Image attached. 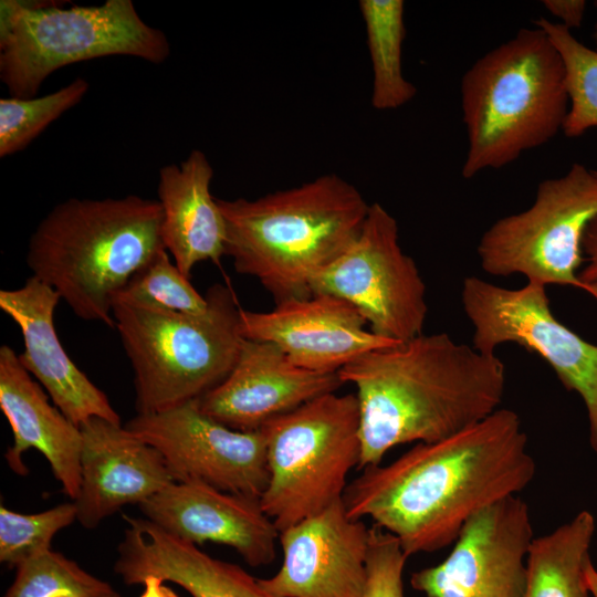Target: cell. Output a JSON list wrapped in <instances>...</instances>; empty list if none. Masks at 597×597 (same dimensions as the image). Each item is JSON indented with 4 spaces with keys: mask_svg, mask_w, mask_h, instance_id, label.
I'll return each instance as SVG.
<instances>
[{
    "mask_svg": "<svg viewBox=\"0 0 597 597\" xmlns=\"http://www.w3.org/2000/svg\"><path fill=\"white\" fill-rule=\"evenodd\" d=\"M535 470L519 415L500 408L453 436L363 469L343 502L352 519L369 517L397 537L409 557L454 543L470 517L517 495Z\"/></svg>",
    "mask_w": 597,
    "mask_h": 597,
    "instance_id": "1",
    "label": "cell"
},
{
    "mask_svg": "<svg viewBox=\"0 0 597 597\" xmlns=\"http://www.w3.org/2000/svg\"><path fill=\"white\" fill-rule=\"evenodd\" d=\"M338 376L356 388L360 470L380 464L394 447L442 440L484 420L500 409L506 384L495 354L447 333L369 350Z\"/></svg>",
    "mask_w": 597,
    "mask_h": 597,
    "instance_id": "2",
    "label": "cell"
},
{
    "mask_svg": "<svg viewBox=\"0 0 597 597\" xmlns=\"http://www.w3.org/2000/svg\"><path fill=\"white\" fill-rule=\"evenodd\" d=\"M226 255L276 303L312 295L314 277L357 240L370 203L336 174L250 200L218 199Z\"/></svg>",
    "mask_w": 597,
    "mask_h": 597,
    "instance_id": "3",
    "label": "cell"
},
{
    "mask_svg": "<svg viewBox=\"0 0 597 597\" xmlns=\"http://www.w3.org/2000/svg\"><path fill=\"white\" fill-rule=\"evenodd\" d=\"M161 221L158 200L70 198L31 234L27 264L77 317L115 327V295L166 250Z\"/></svg>",
    "mask_w": 597,
    "mask_h": 597,
    "instance_id": "4",
    "label": "cell"
},
{
    "mask_svg": "<svg viewBox=\"0 0 597 597\" xmlns=\"http://www.w3.org/2000/svg\"><path fill=\"white\" fill-rule=\"evenodd\" d=\"M468 150L461 175L499 169L563 129L569 98L559 52L538 27L523 28L476 60L461 81Z\"/></svg>",
    "mask_w": 597,
    "mask_h": 597,
    "instance_id": "5",
    "label": "cell"
},
{
    "mask_svg": "<svg viewBox=\"0 0 597 597\" xmlns=\"http://www.w3.org/2000/svg\"><path fill=\"white\" fill-rule=\"evenodd\" d=\"M202 313H177L113 303L112 312L134 371L138 415L201 398L233 368L243 342L240 305L230 285L206 292Z\"/></svg>",
    "mask_w": 597,
    "mask_h": 597,
    "instance_id": "6",
    "label": "cell"
},
{
    "mask_svg": "<svg viewBox=\"0 0 597 597\" xmlns=\"http://www.w3.org/2000/svg\"><path fill=\"white\" fill-rule=\"evenodd\" d=\"M169 54L166 34L147 24L132 0L70 8L0 2V80L13 97L36 96L48 76L73 63L126 55L157 64Z\"/></svg>",
    "mask_w": 597,
    "mask_h": 597,
    "instance_id": "7",
    "label": "cell"
},
{
    "mask_svg": "<svg viewBox=\"0 0 597 597\" xmlns=\"http://www.w3.org/2000/svg\"><path fill=\"white\" fill-rule=\"evenodd\" d=\"M261 430L269 482L260 502L279 532L343 499L362 455L355 394L320 396Z\"/></svg>",
    "mask_w": 597,
    "mask_h": 597,
    "instance_id": "8",
    "label": "cell"
},
{
    "mask_svg": "<svg viewBox=\"0 0 597 597\" xmlns=\"http://www.w3.org/2000/svg\"><path fill=\"white\" fill-rule=\"evenodd\" d=\"M597 217V174L573 164L562 177L541 181L533 205L496 220L481 237V268L495 276L523 274L544 286L583 290L577 273L584 262L582 242Z\"/></svg>",
    "mask_w": 597,
    "mask_h": 597,
    "instance_id": "9",
    "label": "cell"
},
{
    "mask_svg": "<svg viewBox=\"0 0 597 597\" xmlns=\"http://www.w3.org/2000/svg\"><path fill=\"white\" fill-rule=\"evenodd\" d=\"M545 287L527 282L520 289H506L476 276L465 277L461 300L473 326V347L492 355L499 345L514 343L540 355L563 386L583 399L589 443L597 453V345L554 316Z\"/></svg>",
    "mask_w": 597,
    "mask_h": 597,
    "instance_id": "10",
    "label": "cell"
},
{
    "mask_svg": "<svg viewBox=\"0 0 597 597\" xmlns=\"http://www.w3.org/2000/svg\"><path fill=\"white\" fill-rule=\"evenodd\" d=\"M311 290L347 301L383 338L400 343L422 334L425 282L400 248L397 220L378 202L370 203L357 240L314 277Z\"/></svg>",
    "mask_w": 597,
    "mask_h": 597,
    "instance_id": "11",
    "label": "cell"
},
{
    "mask_svg": "<svg viewBox=\"0 0 597 597\" xmlns=\"http://www.w3.org/2000/svg\"><path fill=\"white\" fill-rule=\"evenodd\" d=\"M124 427L161 453L175 482L200 481L259 499L268 485L263 431L231 429L205 413L198 399L137 413Z\"/></svg>",
    "mask_w": 597,
    "mask_h": 597,
    "instance_id": "12",
    "label": "cell"
},
{
    "mask_svg": "<svg viewBox=\"0 0 597 597\" xmlns=\"http://www.w3.org/2000/svg\"><path fill=\"white\" fill-rule=\"evenodd\" d=\"M534 538L526 502L504 498L470 517L447 558L410 585L427 597H524Z\"/></svg>",
    "mask_w": 597,
    "mask_h": 597,
    "instance_id": "13",
    "label": "cell"
},
{
    "mask_svg": "<svg viewBox=\"0 0 597 597\" xmlns=\"http://www.w3.org/2000/svg\"><path fill=\"white\" fill-rule=\"evenodd\" d=\"M369 531L343 499L280 532V569L261 586L277 597H364Z\"/></svg>",
    "mask_w": 597,
    "mask_h": 597,
    "instance_id": "14",
    "label": "cell"
},
{
    "mask_svg": "<svg viewBox=\"0 0 597 597\" xmlns=\"http://www.w3.org/2000/svg\"><path fill=\"white\" fill-rule=\"evenodd\" d=\"M366 324L352 304L327 293L283 301L269 312L240 310L243 338L270 342L295 365L321 373H338L369 350L399 343Z\"/></svg>",
    "mask_w": 597,
    "mask_h": 597,
    "instance_id": "15",
    "label": "cell"
},
{
    "mask_svg": "<svg viewBox=\"0 0 597 597\" xmlns=\"http://www.w3.org/2000/svg\"><path fill=\"white\" fill-rule=\"evenodd\" d=\"M342 385L338 373L302 368L274 344L244 338L229 375L198 404L231 429L256 431L320 396L336 392Z\"/></svg>",
    "mask_w": 597,
    "mask_h": 597,
    "instance_id": "16",
    "label": "cell"
},
{
    "mask_svg": "<svg viewBox=\"0 0 597 597\" xmlns=\"http://www.w3.org/2000/svg\"><path fill=\"white\" fill-rule=\"evenodd\" d=\"M138 507L166 533L195 545L229 546L252 567L266 566L275 558L280 532L259 498L184 481L170 483Z\"/></svg>",
    "mask_w": 597,
    "mask_h": 597,
    "instance_id": "17",
    "label": "cell"
},
{
    "mask_svg": "<svg viewBox=\"0 0 597 597\" xmlns=\"http://www.w3.org/2000/svg\"><path fill=\"white\" fill-rule=\"evenodd\" d=\"M59 293L31 275L21 287L0 291V308L19 326L23 352L19 360L78 428L97 417L122 423L103 390L75 365L54 327Z\"/></svg>",
    "mask_w": 597,
    "mask_h": 597,
    "instance_id": "18",
    "label": "cell"
},
{
    "mask_svg": "<svg viewBox=\"0 0 597 597\" xmlns=\"http://www.w3.org/2000/svg\"><path fill=\"white\" fill-rule=\"evenodd\" d=\"M77 521L94 530L128 504L139 505L175 482L161 453L122 423L91 418L81 427Z\"/></svg>",
    "mask_w": 597,
    "mask_h": 597,
    "instance_id": "19",
    "label": "cell"
},
{
    "mask_svg": "<svg viewBox=\"0 0 597 597\" xmlns=\"http://www.w3.org/2000/svg\"><path fill=\"white\" fill-rule=\"evenodd\" d=\"M0 409L13 434V443L4 453L9 468L27 475L23 454L35 449L49 462L63 492L74 501L81 488V429L49 401L8 345L0 347Z\"/></svg>",
    "mask_w": 597,
    "mask_h": 597,
    "instance_id": "20",
    "label": "cell"
},
{
    "mask_svg": "<svg viewBox=\"0 0 597 597\" xmlns=\"http://www.w3.org/2000/svg\"><path fill=\"white\" fill-rule=\"evenodd\" d=\"M115 569L126 585H139L155 575L191 597H277L239 565L217 559L146 519L126 532Z\"/></svg>",
    "mask_w": 597,
    "mask_h": 597,
    "instance_id": "21",
    "label": "cell"
},
{
    "mask_svg": "<svg viewBox=\"0 0 597 597\" xmlns=\"http://www.w3.org/2000/svg\"><path fill=\"white\" fill-rule=\"evenodd\" d=\"M213 168L199 149L159 170L158 202L165 249L187 277L196 264H220L226 255V222L210 186Z\"/></svg>",
    "mask_w": 597,
    "mask_h": 597,
    "instance_id": "22",
    "label": "cell"
},
{
    "mask_svg": "<svg viewBox=\"0 0 597 597\" xmlns=\"http://www.w3.org/2000/svg\"><path fill=\"white\" fill-rule=\"evenodd\" d=\"M595 530L594 515L580 511L551 533L535 537L527 556L524 597H593L587 573Z\"/></svg>",
    "mask_w": 597,
    "mask_h": 597,
    "instance_id": "23",
    "label": "cell"
},
{
    "mask_svg": "<svg viewBox=\"0 0 597 597\" xmlns=\"http://www.w3.org/2000/svg\"><path fill=\"white\" fill-rule=\"evenodd\" d=\"M373 69L371 106L377 111L397 109L417 94L402 72L406 36L402 0H359Z\"/></svg>",
    "mask_w": 597,
    "mask_h": 597,
    "instance_id": "24",
    "label": "cell"
},
{
    "mask_svg": "<svg viewBox=\"0 0 597 597\" xmlns=\"http://www.w3.org/2000/svg\"><path fill=\"white\" fill-rule=\"evenodd\" d=\"M534 25L548 35L564 63L569 107L562 130L569 138L579 137L597 127V49L558 22L540 18Z\"/></svg>",
    "mask_w": 597,
    "mask_h": 597,
    "instance_id": "25",
    "label": "cell"
},
{
    "mask_svg": "<svg viewBox=\"0 0 597 597\" xmlns=\"http://www.w3.org/2000/svg\"><path fill=\"white\" fill-rule=\"evenodd\" d=\"M90 87L83 77L43 96L0 98V157L24 149L51 123L78 104Z\"/></svg>",
    "mask_w": 597,
    "mask_h": 597,
    "instance_id": "26",
    "label": "cell"
},
{
    "mask_svg": "<svg viewBox=\"0 0 597 597\" xmlns=\"http://www.w3.org/2000/svg\"><path fill=\"white\" fill-rule=\"evenodd\" d=\"M15 568V578L3 597H104L115 591L107 582L52 549L28 558Z\"/></svg>",
    "mask_w": 597,
    "mask_h": 597,
    "instance_id": "27",
    "label": "cell"
},
{
    "mask_svg": "<svg viewBox=\"0 0 597 597\" xmlns=\"http://www.w3.org/2000/svg\"><path fill=\"white\" fill-rule=\"evenodd\" d=\"M115 302L189 314L202 313L208 306L206 295L198 293L190 279L170 260L166 250L128 281L115 295L113 303Z\"/></svg>",
    "mask_w": 597,
    "mask_h": 597,
    "instance_id": "28",
    "label": "cell"
},
{
    "mask_svg": "<svg viewBox=\"0 0 597 597\" xmlns=\"http://www.w3.org/2000/svg\"><path fill=\"white\" fill-rule=\"evenodd\" d=\"M77 521L74 502L33 514L0 506V562L17 567L28 558L51 549L54 535Z\"/></svg>",
    "mask_w": 597,
    "mask_h": 597,
    "instance_id": "29",
    "label": "cell"
},
{
    "mask_svg": "<svg viewBox=\"0 0 597 597\" xmlns=\"http://www.w3.org/2000/svg\"><path fill=\"white\" fill-rule=\"evenodd\" d=\"M407 558L397 537L374 524L369 531L364 597H405L402 574Z\"/></svg>",
    "mask_w": 597,
    "mask_h": 597,
    "instance_id": "30",
    "label": "cell"
},
{
    "mask_svg": "<svg viewBox=\"0 0 597 597\" xmlns=\"http://www.w3.org/2000/svg\"><path fill=\"white\" fill-rule=\"evenodd\" d=\"M597 174V170H595ZM585 265L579 269L577 276L583 284V290L597 301V217L587 226L583 242Z\"/></svg>",
    "mask_w": 597,
    "mask_h": 597,
    "instance_id": "31",
    "label": "cell"
},
{
    "mask_svg": "<svg viewBox=\"0 0 597 597\" xmlns=\"http://www.w3.org/2000/svg\"><path fill=\"white\" fill-rule=\"evenodd\" d=\"M542 3L552 15L558 19V23L568 30L582 25L587 7L586 1L543 0Z\"/></svg>",
    "mask_w": 597,
    "mask_h": 597,
    "instance_id": "32",
    "label": "cell"
},
{
    "mask_svg": "<svg viewBox=\"0 0 597 597\" xmlns=\"http://www.w3.org/2000/svg\"><path fill=\"white\" fill-rule=\"evenodd\" d=\"M165 580L155 575L144 577L139 585L144 586L140 597H178V595L164 585Z\"/></svg>",
    "mask_w": 597,
    "mask_h": 597,
    "instance_id": "33",
    "label": "cell"
},
{
    "mask_svg": "<svg viewBox=\"0 0 597 597\" xmlns=\"http://www.w3.org/2000/svg\"><path fill=\"white\" fill-rule=\"evenodd\" d=\"M588 585L593 597H597V569L591 564L587 573Z\"/></svg>",
    "mask_w": 597,
    "mask_h": 597,
    "instance_id": "34",
    "label": "cell"
},
{
    "mask_svg": "<svg viewBox=\"0 0 597 597\" xmlns=\"http://www.w3.org/2000/svg\"><path fill=\"white\" fill-rule=\"evenodd\" d=\"M593 36H594L595 42L597 43V21H596L595 27H594Z\"/></svg>",
    "mask_w": 597,
    "mask_h": 597,
    "instance_id": "35",
    "label": "cell"
},
{
    "mask_svg": "<svg viewBox=\"0 0 597 597\" xmlns=\"http://www.w3.org/2000/svg\"><path fill=\"white\" fill-rule=\"evenodd\" d=\"M104 597H121L116 591L112 593V594H108Z\"/></svg>",
    "mask_w": 597,
    "mask_h": 597,
    "instance_id": "36",
    "label": "cell"
}]
</instances>
